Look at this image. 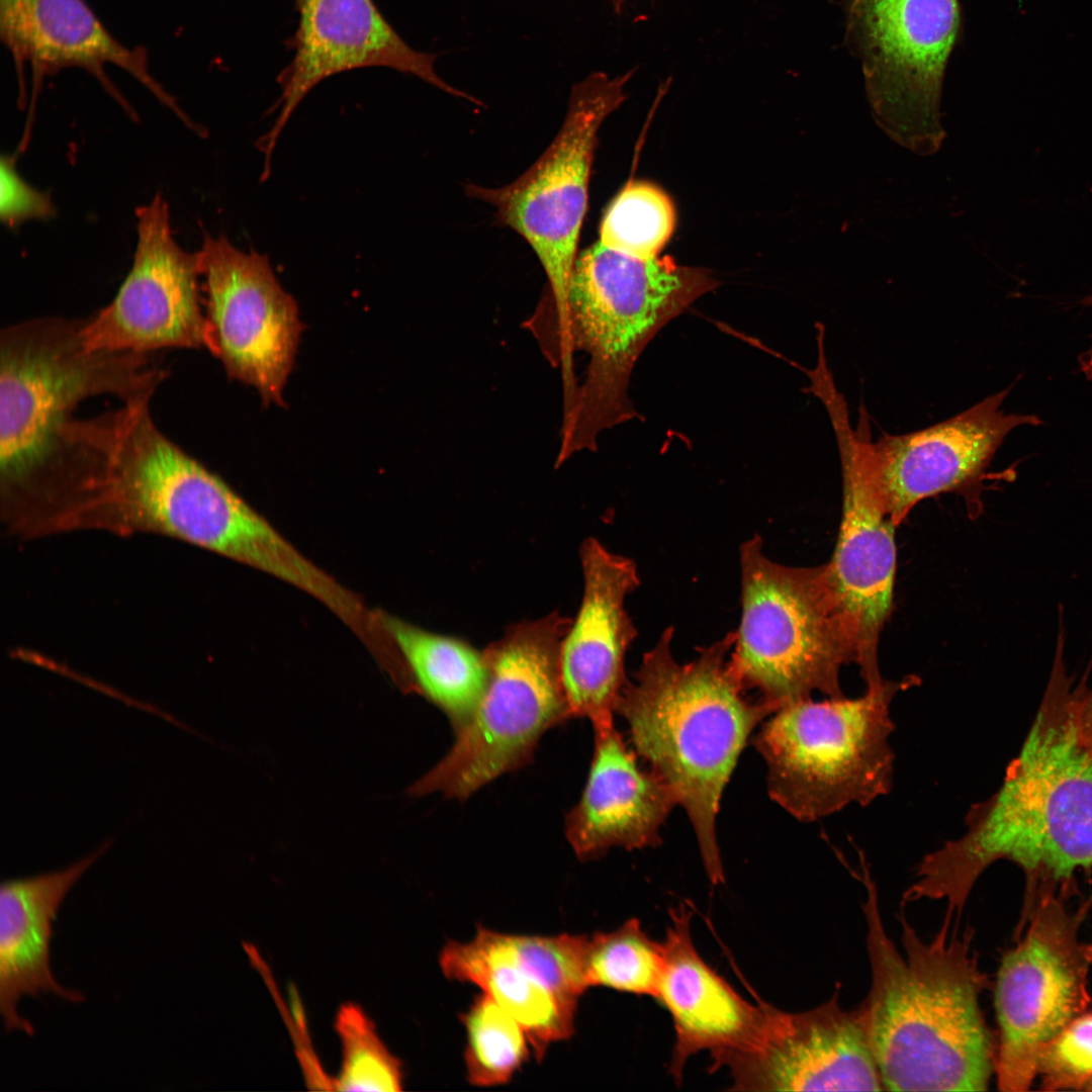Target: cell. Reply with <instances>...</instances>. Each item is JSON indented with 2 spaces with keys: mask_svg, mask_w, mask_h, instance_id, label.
<instances>
[{
  "mask_svg": "<svg viewBox=\"0 0 1092 1092\" xmlns=\"http://www.w3.org/2000/svg\"><path fill=\"white\" fill-rule=\"evenodd\" d=\"M741 616L731 664L744 689L780 708L812 698L845 697L839 673L855 663L851 633L825 565L772 561L760 537L741 544Z\"/></svg>",
  "mask_w": 1092,
  "mask_h": 1092,
  "instance_id": "cell-7",
  "label": "cell"
},
{
  "mask_svg": "<svg viewBox=\"0 0 1092 1092\" xmlns=\"http://www.w3.org/2000/svg\"><path fill=\"white\" fill-rule=\"evenodd\" d=\"M635 71L617 77L594 72L574 84L559 131L527 171L499 188H466L469 196L494 207L499 223L518 233L544 268L549 293L533 315L540 330L564 314L598 132L627 98L625 87Z\"/></svg>",
  "mask_w": 1092,
  "mask_h": 1092,
  "instance_id": "cell-9",
  "label": "cell"
},
{
  "mask_svg": "<svg viewBox=\"0 0 1092 1092\" xmlns=\"http://www.w3.org/2000/svg\"><path fill=\"white\" fill-rule=\"evenodd\" d=\"M1081 303L1085 306L1092 307V293L1081 299ZM1080 371L1085 376L1086 380L1092 384V333L1090 335V345L1086 351L1078 356Z\"/></svg>",
  "mask_w": 1092,
  "mask_h": 1092,
  "instance_id": "cell-33",
  "label": "cell"
},
{
  "mask_svg": "<svg viewBox=\"0 0 1092 1092\" xmlns=\"http://www.w3.org/2000/svg\"><path fill=\"white\" fill-rule=\"evenodd\" d=\"M335 1028L342 1043V1064L332 1079L338 1091H401V1062L389 1052L373 1021L356 1004H343Z\"/></svg>",
  "mask_w": 1092,
  "mask_h": 1092,
  "instance_id": "cell-28",
  "label": "cell"
},
{
  "mask_svg": "<svg viewBox=\"0 0 1092 1092\" xmlns=\"http://www.w3.org/2000/svg\"><path fill=\"white\" fill-rule=\"evenodd\" d=\"M1078 720L1082 737L1092 746V690L1087 687L1086 678L1080 681Z\"/></svg>",
  "mask_w": 1092,
  "mask_h": 1092,
  "instance_id": "cell-32",
  "label": "cell"
},
{
  "mask_svg": "<svg viewBox=\"0 0 1092 1092\" xmlns=\"http://www.w3.org/2000/svg\"><path fill=\"white\" fill-rule=\"evenodd\" d=\"M674 225L675 211L666 193L649 182L630 181L609 205L599 242L632 257L655 258Z\"/></svg>",
  "mask_w": 1092,
  "mask_h": 1092,
  "instance_id": "cell-27",
  "label": "cell"
},
{
  "mask_svg": "<svg viewBox=\"0 0 1092 1092\" xmlns=\"http://www.w3.org/2000/svg\"><path fill=\"white\" fill-rule=\"evenodd\" d=\"M665 629L627 680L615 712L633 747L673 791L694 827L712 883L724 880L716 817L725 786L752 730L777 709L751 702L731 664L734 632L680 663Z\"/></svg>",
  "mask_w": 1092,
  "mask_h": 1092,
  "instance_id": "cell-5",
  "label": "cell"
},
{
  "mask_svg": "<svg viewBox=\"0 0 1092 1092\" xmlns=\"http://www.w3.org/2000/svg\"><path fill=\"white\" fill-rule=\"evenodd\" d=\"M829 1000L802 1012L762 1002L761 1027L746 1049L724 1058L730 1090L881 1091L882 1080L856 1010Z\"/></svg>",
  "mask_w": 1092,
  "mask_h": 1092,
  "instance_id": "cell-16",
  "label": "cell"
},
{
  "mask_svg": "<svg viewBox=\"0 0 1092 1092\" xmlns=\"http://www.w3.org/2000/svg\"><path fill=\"white\" fill-rule=\"evenodd\" d=\"M664 945V968L655 999L669 1012L675 1042L669 1072L680 1083L689 1058L710 1052L714 1071L727 1056L749 1046L763 1020L762 1001L741 997L698 953L691 936L692 912L671 909Z\"/></svg>",
  "mask_w": 1092,
  "mask_h": 1092,
  "instance_id": "cell-20",
  "label": "cell"
},
{
  "mask_svg": "<svg viewBox=\"0 0 1092 1092\" xmlns=\"http://www.w3.org/2000/svg\"><path fill=\"white\" fill-rule=\"evenodd\" d=\"M378 617L400 661L397 686L427 698L447 715L454 731L458 730L475 709L486 685L483 651L384 612H378Z\"/></svg>",
  "mask_w": 1092,
  "mask_h": 1092,
  "instance_id": "cell-24",
  "label": "cell"
},
{
  "mask_svg": "<svg viewBox=\"0 0 1092 1092\" xmlns=\"http://www.w3.org/2000/svg\"><path fill=\"white\" fill-rule=\"evenodd\" d=\"M595 749L581 797L566 817V837L582 860L612 847L661 842L660 827L678 804L670 787L642 769L613 724L594 728Z\"/></svg>",
  "mask_w": 1092,
  "mask_h": 1092,
  "instance_id": "cell-21",
  "label": "cell"
},
{
  "mask_svg": "<svg viewBox=\"0 0 1092 1092\" xmlns=\"http://www.w3.org/2000/svg\"><path fill=\"white\" fill-rule=\"evenodd\" d=\"M521 960L570 1010L576 1012L579 998L589 988L585 953L587 935L511 934Z\"/></svg>",
  "mask_w": 1092,
  "mask_h": 1092,
  "instance_id": "cell-29",
  "label": "cell"
},
{
  "mask_svg": "<svg viewBox=\"0 0 1092 1092\" xmlns=\"http://www.w3.org/2000/svg\"><path fill=\"white\" fill-rule=\"evenodd\" d=\"M15 157L2 155L0 161V218L8 228L29 219L55 214L51 197L30 186L16 170Z\"/></svg>",
  "mask_w": 1092,
  "mask_h": 1092,
  "instance_id": "cell-31",
  "label": "cell"
},
{
  "mask_svg": "<svg viewBox=\"0 0 1092 1092\" xmlns=\"http://www.w3.org/2000/svg\"><path fill=\"white\" fill-rule=\"evenodd\" d=\"M610 1H611V4H612V7L614 9V12L617 13V14H620L622 12V10L624 9V5H625L626 0H610ZM652 1H655V0H652Z\"/></svg>",
  "mask_w": 1092,
  "mask_h": 1092,
  "instance_id": "cell-34",
  "label": "cell"
},
{
  "mask_svg": "<svg viewBox=\"0 0 1092 1092\" xmlns=\"http://www.w3.org/2000/svg\"><path fill=\"white\" fill-rule=\"evenodd\" d=\"M1068 896L1044 893L1026 906L1027 929L1002 958L994 993L1001 1091L1028 1090L1044 1048L1089 1005L1092 945L1078 935L1087 906L1068 908Z\"/></svg>",
  "mask_w": 1092,
  "mask_h": 1092,
  "instance_id": "cell-10",
  "label": "cell"
},
{
  "mask_svg": "<svg viewBox=\"0 0 1092 1092\" xmlns=\"http://www.w3.org/2000/svg\"><path fill=\"white\" fill-rule=\"evenodd\" d=\"M1009 391L927 428L873 442L882 500L896 526L919 502L943 492H963L981 509L982 480L1008 434L1043 423L1037 415L1006 414L1001 406Z\"/></svg>",
  "mask_w": 1092,
  "mask_h": 1092,
  "instance_id": "cell-17",
  "label": "cell"
},
{
  "mask_svg": "<svg viewBox=\"0 0 1092 1092\" xmlns=\"http://www.w3.org/2000/svg\"><path fill=\"white\" fill-rule=\"evenodd\" d=\"M664 961L663 942L653 940L641 922L631 918L615 930L588 936L587 984L655 998Z\"/></svg>",
  "mask_w": 1092,
  "mask_h": 1092,
  "instance_id": "cell-25",
  "label": "cell"
},
{
  "mask_svg": "<svg viewBox=\"0 0 1092 1092\" xmlns=\"http://www.w3.org/2000/svg\"><path fill=\"white\" fill-rule=\"evenodd\" d=\"M196 254L207 296L206 347L232 377L266 401L280 400L300 333L295 301L265 255L208 235Z\"/></svg>",
  "mask_w": 1092,
  "mask_h": 1092,
  "instance_id": "cell-13",
  "label": "cell"
},
{
  "mask_svg": "<svg viewBox=\"0 0 1092 1092\" xmlns=\"http://www.w3.org/2000/svg\"><path fill=\"white\" fill-rule=\"evenodd\" d=\"M84 320L57 316L0 334V479L8 500L63 504L87 471L84 445L70 431L84 400L151 399L166 371L136 352L92 351Z\"/></svg>",
  "mask_w": 1092,
  "mask_h": 1092,
  "instance_id": "cell-4",
  "label": "cell"
},
{
  "mask_svg": "<svg viewBox=\"0 0 1092 1092\" xmlns=\"http://www.w3.org/2000/svg\"><path fill=\"white\" fill-rule=\"evenodd\" d=\"M0 35L13 60L19 99L24 104V72L27 67L31 70L32 97L27 125L44 78L69 68L92 75L134 117L132 107L107 76L108 65L133 77L187 126L196 125L152 76L147 51L118 41L85 0H0Z\"/></svg>",
  "mask_w": 1092,
  "mask_h": 1092,
  "instance_id": "cell-18",
  "label": "cell"
},
{
  "mask_svg": "<svg viewBox=\"0 0 1092 1092\" xmlns=\"http://www.w3.org/2000/svg\"><path fill=\"white\" fill-rule=\"evenodd\" d=\"M871 987L856 1009L887 1091H985L995 1048L980 1005L988 977L973 950L974 930L939 931L922 940L899 913L904 956L889 937L878 893L862 864Z\"/></svg>",
  "mask_w": 1092,
  "mask_h": 1092,
  "instance_id": "cell-2",
  "label": "cell"
},
{
  "mask_svg": "<svg viewBox=\"0 0 1092 1092\" xmlns=\"http://www.w3.org/2000/svg\"><path fill=\"white\" fill-rule=\"evenodd\" d=\"M846 42L861 65L876 122L920 155L937 151L939 107L959 0H843Z\"/></svg>",
  "mask_w": 1092,
  "mask_h": 1092,
  "instance_id": "cell-11",
  "label": "cell"
},
{
  "mask_svg": "<svg viewBox=\"0 0 1092 1092\" xmlns=\"http://www.w3.org/2000/svg\"><path fill=\"white\" fill-rule=\"evenodd\" d=\"M296 28L286 40L289 63L277 76L280 89L275 120L260 140L264 175L283 128L305 96L338 74L387 68L415 76L453 96L480 104L444 81L435 70L436 54L410 47L386 20L374 0H292Z\"/></svg>",
  "mask_w": 1092,
  "mask_h": 1092,
  "instance_id": "cell-15",
  "label": "cell"
},
{
  "mask_svg": "<svg viewBox=\"0 0 1092 1092\" xmlns=\"http://www.w3.org/2000/svg\"><path fill=\"white\" fill-rule=\"evenodd\" d=\"M462 1021L470 1084L490 1087L509 1082L529 1056L531 1043L521 1023L484 993L475 998Z\"/></svg>",
  "mask_w": 1092,
  "mask_h": 1092,
  "instance_id": "cell-26",
  "label": "cell"
},
{
  "mask_svg": "<svg viewBox=\"0 0 1092 1092\" xmlns=\"http://www.w3.org/2000/svg\"><path fill=\"white\" fill-rule=\"evenodd\" d=\"M918 681L914 675L883 678L858 698H810L772 713L753 739L767 765L770 798L800 821L812 822L887 795L895 759L890 706Z\"/></svg>",
  "mask_w": 1092,
  "mask_h": 1092,
  "instance_id": "cell-6",
  "label": "cell"
},
{
  "mask_svg": "<svg viewBox=\"0 0 1092 1092\" xmlns=\"http://www.w3.org/2000/svg\"><path fill=\"white\" fill-rule=\"evenodd\" d=\"M1058 634L1050 679L1034 722L1001 787L972 806L966 833L924 855L902 903L945 900L961 916L982 873L1007 859L1025 875V904L1043 893L1070 894L1092 871V746L1078 720L1080 682L1064 661Z\"/></svg>",
  "mask_w": 1092,
  "mask_h": 1092,
  "instance_id": "cell-1",
  "label": "cell"
},
{
  "mask_svg": "<svg viewBox=\"0 0 1092 1092\" xmlns=\"http://www.w3.org/2000/svg\"><path fill=\"white\" fill-rule=\"evenodd\" d=\"M816 396L832 425L842 478L841 523L826 574L852 636L855 663L871 685L883 679L878 646L893 606L897 526L882 500L867 415L853 428L834 382L821 385Z\"/></svg>",
  "mask_w": 1092,
  "mask_h": 1092,
  "instance_id": "cell-12",
  "label": "cell"
},
{
  "mask_svg": "<svg viewBox=\"0 0 1092 1092\" xmlns=\"http://www.w3.org/2000/svg\"><path fill=\"white\" fill-rule=\"evenodd\" d=\"M583 595L562 638L559 676L569 717L613 724V714L628 680L625 656L636 637L626 599L640 584L635 562L588 538L580 550Z\"/></svg>",
  "mask_w": 1092,
  "mask_h": 1092,
  "instance_id": "cell-19",
  "label": "cell"
},
{
  "mask_svg": "<svg viewBox=\"0 0 1092 1092\" xmlns=\"http://www.w3.org/2000/svg\"><path fill=\"white\" fill-rule=\"evenodd\" d=\"M112 840L61 870L3 881L0 886V1013L7 1032L35 1033L18 1013L22 997L54 994L71 1003L85 1001L83 993L62 986L50 964L53 922L76 882L103 855Z\"/></svg>",
  "mask_w": 1092,
  "mask_h": 1092,
  "instance_id": "cell-22",
  "label": "cell"
},
{
  "mask_svg": "<svg viewBox=\"0 0 1092 1092\" xmlns=\"http://www.w3.org/2000/svg\"><path fill=\"white\" fill-rule=\"evenodd\" d=\"M439 964L448 979L476 985L517 1019L538 1060L573 1033L576 1012L521 960L511 934L478 927L469 941H448Z\"/></svg>",
  "mask_w": 1092,
  "mask_h": 1092,
  "instance_id": "cell-23",
  "label": "cell"
},
{
  "mask_svg": "<svg viewBox=\"0 0 1092 1092\" xmlns=\"http://www.w3.org/2000/svg\"><path fill=\"white\" fill-rule=\"evenodd\" d=\"M1086 1090H1087V1091H1092V1082H1091V1083H1090V1084L1088 1085V1087L1086 1088Z\"/></svg>",
  "mask_w": 1092,
  "mask_h": 1092,
  "instance_id": "cell-35",
  "label": "cell"
},
{
  "mask_svg": "<svg viewBox=\"0 0 1092 1092\" xmlns=\"http://www.w3.org/2000/svg\"><path fill=\"white\" fill-rule=\"evenodd\" d=\"M717 286L706 269L668 257H632L601 242L577 256L563 316L537 335L560 368L563 404L574 400L563 417V454L593 449L602 431L637 416L628 386L639 356L662 328Z\"/></svg>",
  "mask_w": 1092,
  "mask_h": 1092,
  "instance_id": "cell-3",
  "label": "cell"
},
{
  "mask_svg": "<svg viewBox=\"0 0 1092 1092\" xmlns=\"http://www.w3.org/2000/svg\"><path fill=\"white\" fill-rule=\"evenodd\" d=\"M136 221L130 271L112 301L84 320L85 347L142 354L206 347L197 254L184 251L175 241L163 196L139 207Z\"/></svg>",
  "mask_w": 1092,
  "mask_h": 1092,
  "instance_id": "cell-14",
  "label": "cell"
},
{
  "mask_svg": "<svg viewBox=\"0 0 1092 1092\" xmlns=\"http://www.w3.org/2000/svg\"><path fill=\"white\" fill-rule=\"evenodd\" d=\"M1036 1077L1045 1091L1086 1090L1092 1082V1012L1074 1018L1049 1042Z\"/></svg>",
  "mask_w": 1092,
  "mask_h": 1092,
  "instance_id": "cell-30",
  "label": "cell"
},
{
  "mask_svg": "<svg viewBox=\"0 0 1092 1092\" xmlns=\"http://www.w3.org/2000/svg\"><path fill=\"white\" fill-rule=\"evenodd\" d=\"M570 619L558 612L512 625L483 655L487 680L447 754L410 787L413 796L442 793L465 800L531 759L540 737L569 719L559 650Z\"/></svg>",
  "mask_w": 1092,
  "mask_h": 1092,
  "instance_id": "cell-8",
  "label": "cell"
}]
</instances>
